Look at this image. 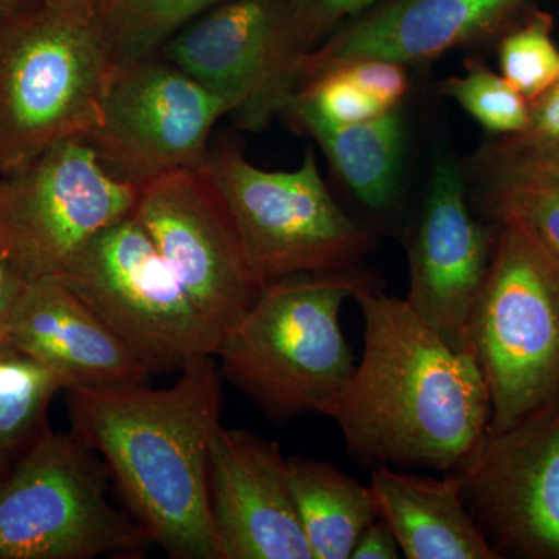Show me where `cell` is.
Returning <instances> with one entry per match:
<instances>
[{"label":"cell","instance_id":"8fae6325","mask_svg":"<svg viewBox=\"0 0 559 559\" xmlns=\"http://www.w3.org/2000/svg\"><path fill=\"white\" fill-rule=\"evenodd\" d=\"M227 108L160 55L114 64L97 127L87 135L102 164L134 186L201 168Z\"/></svg>","mask_w":559,"mask_h":559},{"label":"cell","instance_id":"603a6c76","mask_svg":"<svg viewBox=\"0 0 559 559\" xmlns=\"http://www.w3.org/2000/svg\"><path fill=\"white\" fill-rule=\"evenodd\" d=\"M219 0H102L97 22L114 64L159 55L190 22Z\"/></svg>","mask_w":559,"mask_h":559},{"label":"cell","instance_id":"cb8c5ba5","mask_svg":"<svg viewBox=\"0 0 559 559\" xmlns=\"http://www.w3.org/2000/svg\"><path fill=\"white\" fill-rule=\"evenodd\" d=\"M551 31L554 16L530 9L499 43L500 72L528 105L559 80V49Z\"/></svg>","mask_w":559,"mask_h":559},{"label":"cell","instance_id":"ffe728a7","mask_svg":"<svg viewBox=\"0 0 559 559\" xmlns=\"http://www.w3.org/2000/svg\"><path fill=\"white\" fill-rule=\"evenodd\" d=\"M285 114L319 143L360 204L374 212L392 205L399 191L404 146V121L399 108L362 123L340 124L326 120L310 102L294 97Z\"/></svg>","mask_w":559,"mask_h":559},{"label":"cell","instance_id":"d4e9b609","mask_svg":"<svg viewBox=\"0 0 559 559\" xmlns=\"http://www.w3.org/2000/svg\"><path fill=\"white\" fill-rule=\"evenodd\" d=\"M463 76H451L440 84V94L452 98L491 134H521L530 124V105L506 79L485 62L469 58Z\"/></svg>","mask_w":559,"mask_h":559},{"label":"cell","instance_id":"836d02e7","mask_svg":"<svg viewBox=\"0 0 559 559\" xmlns=\"http://www.w3.org/2000/svg\"><path fill=\"white\" fill-rule=\"evenodd\" d=\"M503 140H507V139H503ZM507 142H509V140H507ZM509 143H511V142H509ZM511 145H516V143H511ZM516 146H521V148L538 151V153L550 154V156L559 157V140H557V142L546 143V145H539V146H522V145H516Z\"/></svg>","mask_w":559,"mask_h":559},{"label":"cell","instance_id":"e0dca14e","mask_svg":"<svg viewBox=\"0 0 559 559\" xmlns=\"http://www.w3.org/2000/svg\"><path fill=\"white\" fill-rule=\"evenodd\" d=\"M0 344L38 360L66 389L148 384L150 373L109 326L53 277L33 280L0 331Z\"/></svg>","mask_w":559,"mask_h":559},{"label":"cell","instance_id":"5b68a950","mask_svg":"<svg viewBox=\"0 0 559 559\" xmlns=\"http://www.w3.org/2000/svg\"><path fill=\"white\" fill-rule=\"evenodd\" d=\"M495 246L469 326V347L503 429L559 396V255L513 216Z\"/></svg>","mask_w":559,"mask_h":559},{"label":"cell","instance_id":"d6a6232c","mask_svg":"<svg viewBox=\"0 0 559 559\" xmlns=\"http://www.w3.org/2000/svg\"><path fill=\"white\" fill-rule=\"evenodd\" d=\"M38 5L39 0H0V20L35 9Z\"/></svg>","mask_w":559,"mask_h":559},{"label":"cell","instance_id":"4fadbf2b","mask_svg":"<svg viewBox=\"0 0 559 559\" xmlns=\"http://www.w3.org/2000/svg\"><path fill=\"white\" fill-rule=\"evenodd\" d=\"M134 216L221 333L245 316L266 286L250 266L229 209L202 167L139 186Z\"/></svg>","mask_w":559,"mask_h":559},{"label":"cell","instance_id":"3957f363","mask_svg":"<svg viewBox=\"0 0 559 559\" xmlns=\"http://www.w3.org/2000/svg\"><path fill=\"white\" fill-rule=\"evenodd\" d=\"M370 283L358 267L267 283L221 336V374L272 421L325 414L356 367L342 333V307Z\"/></svg>","mask_w":559,"mask_h":559},{"label":"cell","instance_id":"f1b7e54d","mask_svg":"<svg viewBox=\"0 0 559 559\" xmlns=\"http://www.w3.org/2000/svg\"><path fill=\"white\" fill-rule=\"evenodd\" d=\"M511 143L539 146L559 140V80L539 98L530 103L527 130L516 135H506Z\"/></svg>","mask_w":559,"mask_h":559},{"label":"cell","instance_id":"2e32d148","mask_svg":"<svg viewBox=\"0 0 559 559\" xmlns=\"http://www.w3.org/2000/svg\"><path fill=\"white\" fill-rule=\"evenodd\" d=\"M530 0H385L349 21L305 58L308 81L360 58L412 64L503 35Z\"/></svg>","mask_w":559,"mask_h":559},{"label":"cell","instance_id":"7c38bea8","mask_svg":"<svg viewBox=\"0 0 559 559\" xmlns=\"http://www.w3.org/2000/svg\"><path fill=\"white\" fill-rule=\"evenodd\" d=\"M455 473L500 559H559V396L509 428L488 429Z\"/></svg>","mask_w":559,"mask_h":559},{"label":"cell","instance_id":"52a82bcc","mask_svg":"<svg viewBox=\"0 0 559 559\" xmlns=\"http://www.w3.org/2000/svg\"><path fill=\"white\" fill-rule=\"evenodd\" d=\"M202 170L229 209L250 266L263 285L359 267L373 237L331 197L312 151L294 171H267L237 146L210 150Z\"/></svg>","mask_w":559,"mask_h":559},{"label":"cell","instance_id":"44dd1931","mask_svg":"<svg viewBox=\"0 0 559 559\" xmlns=\"http://www.w3.org/2000/svg\"><path fill=\"white\" fill-rule=\"evenodd\" d=\"M288 481L312 559H348L360 533L380 518L370 485L333 463L289 457Z\"/></svg>","mask_w":559,"mask_h":559},{"label":"cell","instance_id":"30bf717a","mask_svg":"<svg viewBox=\"0 0 559 559\" xmlns=\"http://www.w3.org/2000/svg\"><path fill=\"white\" fill-rule=\"evenodd\" d=\"M160 57L226 105L241 130L261 131L285 114L308 57L286 0H229L190 22Z\"/></svg>","mask_w":559,"mask_h":559},{"label":"cell","instance_id":"484cf974","mask_svg":"<svg viewBox=\"0 0 559 559\" xmlns=\"http://www.w3.org/2000/svg\"><path fill=\"white\" fill-rule=\"evenodd\" d=\"M296 97L310 102L326 120L340 124L362 123L390 110L336 70L305 83Z\"/></svg>","mask_w":559,"mask_h":559},{"label":"cell","instance_id":"277c9868","mask_svg":"<svg viewBox=\"0 0 559 559\" xmlns=\"http://www.w3.org/2000/svg\"><path fill=\"white\" fill-rule=\"evenodd\" d=\"M114 62L97 22L38 5L0 20V178L97 127Z\"/></svg>","mask_w":559,"mask_h":559},{"label":"cell","instance_id":"9a60e30c","mask_svg":"<svg viewBox=\"0 0 559 559\" xmlns=\"http://www.w3.org/2000/svg\"><path fill=\"white\" fill-rule=\"evenodd\" d=\"M209 487L221 559H312L278 443L219 426Z\"/></svg>","mask_w":559,"mask_h":559},{"label":"cell","instance_id":"ba28073f","mask_svg":"<svg viewBox=\"0 0 559 559\" xmlns=\"http://www.w3.org/2000/svg\"><path fill=\"white\" fill-rule=\"evenodd\" d=\"M151 374L215 356L221 330L202 314L134 213L92 238L57 277Z\"/></svg>","mask_w":559,"mask_h":559},{"label":"cell","instance_id":"4dcf8cb0","mask_svg":"<svg viewBox=\"0 0 559 559\" xmlns=\"http://www.w3.org/2000/svg\"><path fill=\"white\" fill-rule=\"evenodd\" d=\"M27 280L2 252H0V331L21 299Z\"/></svg>","mask_w":559,"mask_h":559},{"label":"cell","instance_id":"5bb4252c","mask_svg":"<svg viewBox=\"0 0 559 559\" xmlns=\"http://www.w3.org/2000/svg\"><path fill=\"white\" fill-rule=\"evenodd\" d=\"M495 224L473 215L462 162L433 156L428 193L409 248L406 301L457 352H468L474 307L487 278Z\"/></svg>","mask_w":559,"mask_h":559},{"label":"cell","instance_id":"7a4b0ae2","mask_svg":"<svg viewBox=\"0 0 559 559\" xmlns=\"http://www.w3.org/2000/svg\"><path fill=\"white\" fill-rule=\"evenodd\" d=\"M223 378L213 356L167 389H70L72 433L98 452L128 509L176 559H221L210 507V444Z\"/></svg>","mask_w":559,"mask_h":559},{"label":"cell","instance_id":"83f0119b","mask_svg":"<svg viewBox=\"0 0 559 559\" xmlns=\"http://www.w3.org/2000/svg\"><path fill=\"white\" fill-rule=\"evenodd\" d=\"M333 70L347 76L356 86L390 109L399 108L401 100L409 91L406 66L400 62L382 60V58H360V60L345 62Z\"/></svg>","mask_w":559,"mask_h":559},{"label":"cell","instance_id":"d6986e66","mask_svg":"<svg viewBox=\"0 0 559 559\" xmlns=\"http://www.w3.org/2000/svg\"><path fill=\"white\" fill-rule=\"evenodd\" d=\"M462 167L471 204L487 223L513 216L559 255V157L499 138Z\"/></svg>","mask_w":559,"mask_h":559},{"label":"cell","instance_id":"7402d4cb","mask_svg":"<svg viewBox=\"0 0 559 559\" xmlns=\"http://www.w3.org/2000/svg\"><path fill=\"white\" fill-rule=\"evenodd\" d=\"M64 382L38 360L0 344V480L46 430V412Z\"/></svg>","mask_w":559,"mask_h":559},{"label":"cell","instance_id":"8992f818","mask_svg":"<svg viewBox=\"0 0 559 559\" xmlns=\"http://www.w3.org/2000/svg\"><path fill=\"white\" fill-rule=\"evenodd\" d=\"M109 477L73 433L44 430L0 480V559L135 555L154 544L110 503Z\"/></svg>","mask_w":559,"mask_h":559},{"label":"cell","instance_id":"4316f807","mask_svg":"<svg viewBox=\"0 0 559 559\" xmlns=\"http://www.w3.org/2000/svg\"><path fill=\"white\" fill-rule=\"evenodd\" d=\"M377 2L378 0H286L294 35L300 49L308 55L341 22L364 13Z\"/></svg>","mask_w":559,"mask_h":559},{"label":"cell","instance_id":"1f68e13d","mask_svg":"<svg viewBox=\"0 0 559 559\" xmlns=\"http://www.w3.org/2000/svg\"><path fill=\"white\" fill-rule=\"evenodd\" d=\"M102 0H39V5L79 20L95 21Z\"/></svg>","mask_w":559,"mask_h":559},{"label":"cell","instance_id":"f546056e","mask_svg":"<svg viewBox=\"0 0 559 559\" xmlns=\"http://www.w3.org/2000/svg\"><path fill=\"white\" fill-rule=\"evenodd\" d=\"M403 551L388 522L377 518L360 533L349 559H399Z\"/></svg>","mask_w":559,"mask_h":559},{"label":"cell","instance_id":"ac0fdd59","mask_svg":"<svg viewBox=\"0 0 559 559\" xmlns=\"http://www.w3.org/2000/svg\"><path fill=\"white\" fill-rule=\"evenodd\" d=\"M370 488L407 559H500L474 521L457 473L441 479L378 466Z\"/></svg>","mask_w":559,"mask_h":559},{"label":"cell","instance_id":"9c48e42d","mask_svg":"<svg viewBox=\"0 0 559 559\" xmlns=\"http://www.w3.org/2000/svg\"><path fill=\"white\" fill-rule=\"evenodd\" d=\"M138 194L86 140H66L0 178V252L27 282L57 277L92 238L134 213Z\"/></svg>","mask_w":559,"mask_h":559},{"label":"cell","instance_id":"6da1fadb","mask_svg":"<svg viewBox=\"0 0 559 559\" xmlns=\"http://www.w3.org/2000/svg\"><path fill=\"white\" fill-rule=\"evenodd\" d=\"M353 299L364 318L362 358L323 415L364 466L455 473L491 426L479 362L448 345L406 299L373 283Z\"/></svg>","mask_w":559,"mask_h":559}]
</instances>
